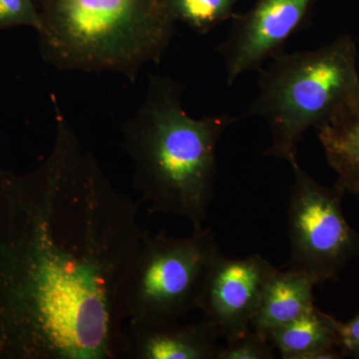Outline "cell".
<instances>
[{"label":"cell","mask_w":359,"mask_h":359,"mask_svg":"<svg viewBox=\"0 0 359 359\" xmlns=\"http://www.w3.org/2000/svg\"><path fill=\"white\" fill-rule=\"evenodd\" d=\"M276 269L259 254L245 259L219 257L205 283L199 308L219 337L230 340L249 330Z\"/></svg>","instance_id":"cell-8"},{"label":"cell","mask_w":359,"mask_h":359,"mask_svg":"<svg viewBox=\"0 0 359 359\" xmlns=\"http://www.w3.org/2000/svg\"><path fill=\"white\" fill-rule=\"evenodd\" d=\"M316 282L301 269H276L264 287L250 327L269 339L276 328L282 327L316 308Z\"/></svg>","instance_id":"cell-10"},{"label":"cell","mask_w":359,"mask_h":359,"mask_svg":"<svg viewBox=\"0 0 359 359\" xmlns=\"http://www.w3.org/2000/svg\"><path fill=\"white\" fill-rule=\"evenodd\" d=\"M359 94L358 52L349 36L313 50L271 58L261 70L259 92L249 113L263 118L271 146L263 156L297 161V148L311 127L318 129Z\"/></svg>","instance_id":"cell-4"},{"label":"cell","mask_w":359,"mask_h":359,"mask_svg":"<svg viewBox=\"0 0 359 359\" xmlns=\"http://www.w3.org/2000/svg\"><path fill=\"white\" fill-rule=\"evenodd\" d=\"M241 0H165L175 21L205 34L233 15Z\"/></svg>","instance_id":"cell-13"},{"label":"cell","mask_w":359,"mask_h":359,"mask_svg":"<svg viewBox=\"0 0 359 359\" xmlns=\"http://www.w3.org/2000/svg\"><path fill=\"white\" fill-rule=\"evenodd\" d=\"M183 85L153 75L136 114L123 123V147L134 166V187L149 212L203 226L218 175L217 148L238 118H194L182 103Z\"/></svg>","instance_id":"cell-2"},{"label":"cell","mask_w":359,"mask_h":359,"mask_svg":"<svg viewBox=\"0 0 359 359\" xmlns=\"http://www.w3.org/2000/svg\"><path fill=\"white\" fill-rule=\"evenodd\" d=\"M39 8L46 62L61 70L112 71L132 82L144 65L159 62L176 22L165 0H39Z\"/></svg>","instance_id":"cell-3"},{"label":"cell","mask_w":359,"mask_h":359,"mask_svg":"<svg viewBox=\"0 0 359 359\" xmlns=\"http://www.w3.org/2000/svg\"><path fill=\"white\" fill-rule=\"evenodd\" d=\"M294 182L287 207L290 268L301 269L316 285L337 280L351 259L359 257V233L347 223L339 185L318 183L299 162L292 165Z\"/></svg>","instance_id":"cell-6"},{"label":"cell","mask_w":359,"mask_h":359,"mask_svg":"<svg viewBox=\"0 0 359 359\" xmlns=\"http://www.w3.org/2000/svg\"><path fill=\"white\" fill-rule=\"evenodd\" d=\"M219 335L205 318L128 321L122 337L121 358L217 359Z\"/></svg>","instance_id":"cell-9"},{"label":"cell","mask_w":359,"mask_h":359,"mask_svg":"<svg viewBox=\"0 0 359 359\" xmlns=\"http://www.w3.org/2000/svg\"><path fill=\"white\" fill-rule=\"evenodd\" d=\"M275 358V347L271 341L250 327L243 334L226 340L221 346L217 359H271Z\"/></svg>","instance_id":"cell-14"},{"label":"cell","mask_w":359,"mask_h":359,"mask_svg":"<svg viewBox=\"0 0 359 359\" xmlns=\"http://www.w3.org/2000/svg\"><path fill=\"white\" fill-rule=\"evenodd\" d=\"M314 0H256L237 16L218 47L233 85L247 71L261 69L264 61L285 51L287 39L304 25Z\"/></svg>","instance_id":"cell-7"},{"label":"cell","mask_w":359,"mask_h":359,"mask_svg":"<svg viewBox=\"0 0 359 359\" xmlns=\"http://www.w3.org/2000/svg\"><path fill=\"white\" fill-rule=\"evenodd\" d=\"M316 130L337 185L359 197V94Z\"/></svg>","instance_id":"cell-11"},{"label":"cell","mask_w":359,"mask_h":359,"mask_svg":"<svg viewBox=\"0 0 359 359\" xmlns=\"http://www.w3.org/2000/svg\"><path fill=\"white\" fill-rule=\"evenodd\" d=\"M55 139L28 173L0 167V359H121L127 280L143 237L51 95Z\"/></svg>","instance_id":"cell-1"},{"label":"cell","mask_w":359,"mask_h":359,"mask_svg":"<svg viewBox=\"0 0 359 359\" xmlns=\"http://www.w3.org/2000/svg\"><path fill=\"white\" fill-rule=\"evenodd\" d=\"M41 20L34 0H0V30L28 26L39 32Z\"/></svg>","instance_id":"cell-15"},{"label":"cell","mask_w":359,"mask_h":359,"mask_svg":"<svg viewBox=\"0 0 359 359\" xmlns=\"http://www.w3.org/2000/svg\"><path fill=\"white\" fill-rule=\"evenodd\" d=\"M334 320V316L316 306L301 318L276 328L269 335V340L283 359L344 358Z\"/></svg>","instance_id":"cell-12"},{"label":"cell","mask_w":359,"mask_h":359,"mask_svg":"<svg viewBox=\"0 0 359 359\" xmlns=\"http://www.w3.org/2000/svg\"><path fill=\"white\" fill-rule=\"evenodd\" d=\"M337 344L344 358L359 359V313L346 323L334 318Z\"/></svg>","instance_id":"cell-16"},{"label":"cell","mask_w":359,"mask_h":359,"mask_svg":"<svg viewBox=\"0 0 359 359\" xmlns=\"http://www.w3.org/2000/svg\"><path fill=\"white\" fill-rule=\"evenodd\" d=\"M223 252L210 228L185 238L144 231L127 280V321L182 320L199 309L205 283Z\"/></svg>","instance_id":"cell-5"}]
</instances>
